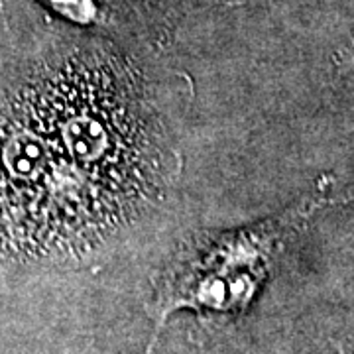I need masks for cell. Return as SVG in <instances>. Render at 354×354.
Here are the masks:
<instances>
[{"label": "cell", "mask_w": 354, "mask_h": 354, "mask_svg": "<svg viewBox=\"0 0 354 354\" xmlns=\"http://www.w3.org/2000/svg\"><path fill=\"white\" fill-rule=\"evenodd\" d=\"M55 10H59L71 20H79L85 22L93 16V4L91 0H48Z\"/></svg>", "instance_id": "cell-2"}, {"label": "cell", "mask_w": 354, "mask_h": 354, "mask_svg": "<svg viewBox=\"0 0 354 354\" xmlns=\"http://www.w3.org/2000/svg\"><path fill=\"white\" fill-rule=\"evenodd\" d=\"M301 215H290L260 227L242 228L195 241L165 270L150 315L156 323L150 346L167 317L181 309L236 313L250 304L291 227Z\"/></svg>", "instance_id": "cell-1"}]
</instances>
